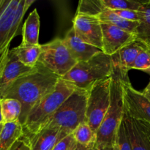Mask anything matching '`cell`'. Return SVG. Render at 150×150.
<instances>
[{
	"mask_svg": "<svg viewBox=\"0 0 150 150\" xmlns=\"http://www.w3.org/2000/svg\"><path fill=\"white\" fill-rule=\"evenodd\" d=\"M60 77L38 62L34 71L14 82L2 98H14L21 103L19 122L23 125L32 109L57 86Z\"/></svg>",
	"mask_w": 150,
	"mask_h": 150,
	"instance_id": "6da1fadb",
	"label": "cell"
},
{
	"mask_svg": "<svg viewBox=\"0 0 150 150\" xmlns=\"http://www.w3.org/2000/svg\"><path fill=\"white\" fill-rule=\"evenodd\" d=\"M76 88L60 78L57 86L31 111L22 125L23 136L31 137L45 127L64 101Z\"/></svg>",
	"mask_w": 150,
	"mask_h": 150,
	"instance_id": "7a4b0ae2",
	"label": "cell"
},
{
	"mask_svg": "<svg viewBox=\"0 0 150 150\" xmlns=\"http://www.w3.org/2000/svg\"><path fill=\"white\" fill-rule=\"evenodd\" d=\"M35 0H3L0 7V79L8 61L12 40L20 34L25 13Z\"/></svg>",
	"mask_w": 150,
	"mask_h": 150,
	"instance_id": "3957f363",
	"label": "cell"
},
{
	"mask_svg": "<svg viewBox=\"0 0 150 150\" xmlns=\"http://www.w3.org/2000/svg\"><path fill=\"white\" fill-rule=\"evenodd\" d=\"M113 74L111 58L103 52L85 62H78L63 78L77 89L87 92L94 84L111 78Z\"/></svg>",
	"mask_w": 150,
	"mask_h": 150,
	"instance_id": "277c9868",
	"label": "cell"
},
{
	"mask_svg": "<svg viewBox=\"0 0 150 150\" xmlns=\"http://www.w3.org/2000/svg\"><path fill=\"white\" fill-rule=\"evenodd\" d=\"M125 108L121 80L111 76V103L100 127L97 132L95 148L113 146L117 144V133L124 118Z\"/></svg>",
	"mask_w": 150,
	"mask_h": 150,
	"instance_id": "5b68a950",
	"label": "cell"
},
{
	"mask_svg": "<svg viewBox=\"0 0 150 150\" xmlns=\"http://www.w3.org/2000/svg\"><path fill=\"white\" fill-rule=\"evenodd\" d=\"M86 91L76 89L60 106L45 127H57L66 134H71L77 126L86 122Z\"/></svg>",
	"mask_w": 150,
	"mask_h": 150,
	"instance_id": "8992f818",
	"label": "cell"
},
{
	"mask_svg": "<svg viewBox=\"0 0 150 150\" xmlns=\"http://www.w3.org/2000/svg\"><path fill=\"white\" fill-rule=\"evenodd\" d=\"M111 77L94 84L87 91L86 122L95 132H98L111 103Z\"/></svg>",
	"mask_w": 150,
	"mask_h": 150,
	"instance_id": "52a82bcc",
	"label": "cell"
},
{
	"mask_svg": "<svg viewBox=\"0 0 150 150\" xmlns=\"http://www.w3.org/2000/svg\"><path fill=\"white\" fill-rule=\"evenodd\" d=\"M38 62L60 78L64 77L78 63L69 52L63 39L59 38L41 45Z\"/></svg>",
	"mask_w": 150,
	"mask_h": 150,
	"instance_id": "ba28073f",
	"label": "cell"
},
{
	"mask_svg": "<svg viewBox=\"0 0 150 150\" xmlns=\"http://www.w3.org/2000/svg\"><path fill=\"white\" fill-rule=\"evenodd\" d=\"M121 80V79H120ZM125 114L137 121L150 122V100L135 89L130 81L121 80Z\"/></svg>",
	"mask_w": 150,
	"mask_h": 150,
	"instance_id": "9c48e42d",
	"label": "cell"
},
{
	"mask_svg": "<svg viewBox=\"0 0 150 150\" xmlns=\"http://www.w3.org/2000/svg\"><path fill=\"white\" fill-rule=\"evenodd\" d=\"M72 27L82 40L102 51V27L100 21L96 16L76 13L73 18Z\"/></svg>",
	"mask_w": 150,
	"mask_h": 150,
	"instance_id": "30bf717a",
	"label": "cell"
},
{
	"mask_svg": "<svg viewBox=\"0 0 150 150\" xmlns=\"http://www.w3.org/2000/svg\"><path fill=\"white\" fill-rule=\"evenodd\" d=\"M146 42L137 38L136 40L111 56L113 67L112 76H117L122 81H130L128 71L131 70L139 53L143 50Z\"/></svg>",
	"mask_w": 150,
	"mask_h": 150,
	"instance_id": "8fae6325",
	"label": "cell"
},
{
	"mask_svg": "<svg viewBox=\"0 0 150 150\" xmlns=\"http://www.w3.org/2000/svg\"><path fill=\"white\" fill-rule=\"evenodd\" d=\"M103 33V52L112 56L136 40L137 35L111 24L101 23Z\"/></svg>",
	"mask_w": 150,
	"mask_h": 150,
	"instance_id": "7c38bea8",
	"label": "cell"
},
{
	"mask_svg": "<svg viewBox=\"0 0 150 150\" xmlns=\"http://www.w3.org/2000/svg\"><path fill=\"white\" fill-rule=\"evenodd\" d=\"M35 66L34 67H30L23 64L18 59L10 49L8 61L0 79V99L2 98L7 89L16 81L34 71Z\"/></svg>",
	"mask_w": 150,
	"mask_h": 150,
	"instance_id": "4fadbf2b",
	"label": "cell"
},
{
	"mask_svg": "<svg viewBox=\"0 0 150 150\" xmlns=\"http://www.w3.org/2000/svg\"><path fill=\"white\" fill-rule=\"evenodd\" d=\"M63 41L69 52L77 62L87 61L96 54L102 52L100 49L86 43L79 38L73 27L67 31Z\"/></svg>",
	"mask_w": 150,
	"mask_h": 150,
	"instance_id": "5bb4252c",
	"label": "cell"
},
{
	"mask_svg": "<svg viewBox=\"0 0 150 150\" xmlns=\"http://www.w3.org/2000/svg\"><path fill=\"white\" fill-rule=\"evenodd\" d=\"M66 136L67 134L59 127H47L31 137H24L29 142L31 150H52Z\"/></svg>",
	"mask_w": 150,
	"mask_h": 150,
	"instance_id": "9a60e30c",
	"label": "cell"
},
{
	"mask_svg": "<svg viewBox=\"0 0 150 150\" xmlns=\"http://www.w3.org/2000/svg\"><path fill=\"white\" fill-rule=\"evenodd\" d=\"M123 120L127 129L132 150H150L149 138L138 124L137 121L126 114H124Z\"/></svg>",
	"mask_w": 150,
	"mask_h": 150,
	"instance_id": "2e32d148",
	"label": "cell"
},
{
	"mask_svg": "<svg viewBox=\"0 0 150 150\" xmlns=\"http://www.w3.org/2000/svg\"><path fill=\"white\" fill-rule=\"evenodd\" d=\"M40 21L37 9L32 10L23 23L21 29L22 45H39V32Z\"/></svg>",
	"mask_w": 150,
	"mask_h": 150,
	"instance_id": "e0dca14e",
	"label": "cell"
},
{
	"mask_svg": "<svg viewBox=\"0 0 150 150\" xmlns=\"http://www.w3.org/2000/svg\"><path fill=\"white\" fill-rule=\"evenodd\" d=\"M23 136V127L19 121L4 124L0 134V150H11Z\"/></svg>",
	"mask_w": 150,
	"mask_h": 150,
	"instance_id": "ac0fdd59",
	"label": "cell"
},
{
	"mask_svg": "<svg viewBox=\"0 0 150 150\" xmlns=\"http://www.w3.org/2000/svg\"><path fill=\"white\" fill-rule=\"evenodd\" d=\"M101 23H106L115 26L122 29L137 35V30L139 26V22L128 21L122 18L114 13L112 10L104 7L96 16Z\"/></svg>",
	"mask_w": 150,
	"mask_h": 150,
	"instance_id": "d6986e66",
	"label": "cell"
},
{
	"mask_svg": "<svg viewBox=\"0 0 150 150\" xmlns=\"http://www.w3.org/2000/svg\"><path fill=\"white\" fill-rule=\"evenodd\" d=\"M11 51L15 54L18 59L30 67H34L38 62L41 54V45H22L13 48Z\"/></svg>",
	"mask_w": 150,
	"mask_h": 150,
	"instance_id": "ffe728a7",
	"label": "cell"
},
{
	"mask_svg": "<svg viewBox=\"0 0 150 150\" xmlns=\"http://www.w3.org/2000/svg\"><path fill=\"white\" fill-rule=\"evenodd\" d=\"M0 108L2 117V122H14L19 121L22 111L21 103L14 98L0 99Z\"/></svg>",
	"mask_w": 150,
	"mask_h": 150,
	"instance_id": "44dd1931",
	"label": "cell"
},
{
	"mask_svg": "<svg viewBox=\"0 0 150 150\" xmlns=\"http://www.w3.org/2000/svg\"><path fill=\"white\" fill-rule=\"evenodd\" d=\"M78 145L86 148L94 149L97 143V133L94 131L86 122L77 126L72 133Z\"/></svg>",
	"mask_w": 150,
	"mask_h": 150,
	"instance_id": "7402d4cb",
	"label": "cell"
},
{
	"mask_svg": "<svg viewBox=\"0 0 150 150\" xmlns=\"http://www.w3.org/2000/svg\"><path fill=\"white\" fill-rule=\"evenodd\" d=\"M139 12L141 20L137 30V37L150 43V0L142 1V8Z\"/></svg>",
	"mask_w": 150,
	"mask_h": 150,
	"instance_id": "603a6c76",
	"label": "cell"
},
{
	"mask_svg": "<svg viewBox=\"0 0 150 150\" xmlns=\"http://www.w3.org/2000/svg\"><path fill=\"white\" fill-rule=\"evenodd\" d=\"M103 5L111 10H130L139 11L142 8V1L133 0H101Z\"/></svg>",
	"mask_w": 150,
	"mask_h": 150,
	"instance_id": "cb8c5ba5",
	"label": "cell"
},
{
	"mask_svg": "<svg viewBox=\"0 0 150 150\" xmlns=\"http://www.w3.org/2000/svg\"><path fill=\"white\" fill-rule=\"evenodd\" d=\"M103 8L101 0H82L79 1L76 13L96 16Z\"/></svg>",
	"mask_w": 150,
	"mask_h": 150,
	"instance_id": "d4e9b609",
	"label": "cell"
},
{
	"mask_svg": "<svg viewBox=\"0 0 150 150\" xmlns=\"http://www.w3.org/2000/svg\"><path fill=\"white\" fill-rule=\"evenodd\" d=\"M132 69L142 70L150 75V43L146 42L144 48L139 53Z\"/></svg>",
	"mask_w": 150,
	"mask_h": 150,
	"instance_id": "484cf974",
	"label": "cell"
},
{
	"mask_svg": "<svg viewBox=\"0 0 150 150\" xmlns=\"http://www.w3.org/2000/svg\"><path fill=\"white\" fill-rule=\"evenodd\" d=\"M117 143L120 150H132L124 120L122 122L117 133Z\"/></svg>",
	"mask_w": 150,
	"mask_h": 150,
	"instance_id": "4316f807",
	"label": "cell"
},
{
	"mask_svg": "<svg viewBox=\"0 0 150 150\" xmlns=\"http://www.w3.org/2000/svg\"><path fill=\"white\" fill-rule=\"evenodd\" d=\"M78 143L73 134H69L59 141L52 150H76Z\"/></svg>",
	"mask_w": 150,
	"mask_h": 150,
	"instance_id": "83f0119b",
	"label": "cell"
},
{
	"mask_svg": "<svg viewBox=\"0 0 150 150\" xmlns=\"http://www.w3.org/2000/svg\"><path fill=\"white\" fill-rule=\"evenodd\" d=\"M114 13L120 16L122 18L128 21L140 22L141 16L140 12L130 10H112Z\"/></svg>",
	"mask_w": 150,
	"mask_h": 150,
	"instance_id": "f1b7e54d",
	"label": "cell"
},
{
	"mask_svg": "<svg viewBox=\"0 0 150 150\" xmlns=\"http://www.w3.org/2000/svg\"><path fill=\"white\" fill-rule=\"evenodd\" d=\"M11 150H31V148L28 141L23 136L15 144Z\"/></svg>",
	"mask_w": 150,
	"mask_h": 150,
	"instance_id": "f546056e",
	"label": "cell"
},
{
	"mask_svg": "<svg viewBox=\"0 0 150 150\" xmlns=\"http://www.w3.org/2000/svg\"><path fill=\"white\" fill-rule=\"evenodd\" d=\"M137 122L139 125V126L142 127V130L145 132L150 141V122L145 121H137Z\"/></svg>",
	"mask_w": 150,
	"mask_h": 150,
	"instance_id": "4dcf8cb0",
	"label": "cell"
},
{
	"mask_svg": "<svg viewBox=\"0 0 150 150\" xmlns=\"http://www.w3.org/2000/svg\"><path fill=\"white\" fill-rule=\"evenodd\" d=\"M94 150H120V149H119V146L117 143L116 144L113 145V146H104V147H100V148H94Z\"/></svg>",
	"mask_w": 150,
	"mask_h": 150,
	"instance_id": "1f68e13d",
	"label": "cell"
},
{
	"mask_svg": "<svg viewBox=\"0 0 150 150\" xmlns=\"http://www.w3.org/2000/svg\"><path fill=\"white\" fill-rule=\"evenodd\" d=\"M142 92H143V94L144 95V96L150 100V81Z\"/></svg>",
	"mask_w": 150,
	"mask_h": 150,
	"instance_id": "d6a6232c",
	"label": "cell"
},
{
	"mask_svg": "<svg viewBox=\"0 0 150 150\" xmlns=\"http://www.w3.org/2000/svg\"><path fill=\"white\" fill-rule=\"evenodd\" d=\"M76 150H94V149H91V148H86L83 147V146H80V145H78V147Z\"/></svg>",
	"mask_w": 150,
	"mask_h": 150,
	"instance_id": "836d02e7",
	"label": "cell"
},
{
	"mask_svg": "<svg viewBox=\"0 0 150 150\" xmlns=\"http://www.w3.org/2000/svg\"><path fill=\"white\" fill-rule=\"evenodd\" d=\"M4 123H1V125H0V134H1V130H2V129H3V127H4Z\"/></svg>",
	"mask_w": 150,
	"mask_h": 150,
	"instance_id": "e575fe53",
	"label": "cell"
},
{
	"mask_svg": "<svg viewBox=\"0 0 150 150\" xmlns=\"http://www.w3.org/2000/svg\"><path fill=\"white\" fill-rule=\"evenodd\" d=\"M2 123V117H1V108H0V125Z\"/></svg>",
	"mask_w": 150,
	"mask_h": 150,
	"instance_id": "d590c367",
	"label": "cell"
},
{
	"mask_svg": "<svg viewBox=\"0 0 150 150\" xmlns=\"http://www.w3.org/2000/svg\"><path fill=\"white\" fill-rule=\"evenodd\" d=\"M2 2H3V0H0V7H1V4H2Z\"/></svg>",
	"mask_w": 150,
	"mask_h": 150,
	"instance_id": "8d00e7d4",
	"label": "cell"
}]
</instances>
